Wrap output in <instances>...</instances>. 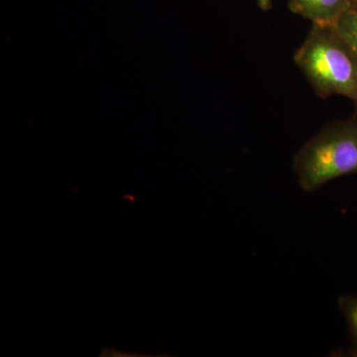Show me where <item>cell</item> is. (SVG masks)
Segmentation results:
<instances>
[{"label": "cell", "mask_w": 357, "mask_h": 357, "mask_svg": "<svg viewBox=\"0 0 357 357\" xmlns=\"http://www.w3.org/2000/svg\"><path fill=\"white\" fill-rule=\"evenodd\" d=\"M294 62L319 98L344 96L357 107V56L335 26L312 24Z\"/></svg>", "instance_id": "6da1fadb"}, {"label": "cell", "mask_w": 357, "mask_h": 357, "mask_svg": "<svg viewBox=\"0 0 357 357\" xmlns=\"http://www.w3.org/2000/svg\"><path fill=\"white\" fill-rule=\"evenodd\" d=\"M298 184L316 192L335 178L357 175V119L326 123L293 160Z\"/></svg>", "instance_id": "7a4b0ae2"}, {"label": "cell", "mask_w": 357, "mask_h": 357, "mask_svg": "<svg viewBox=\"0 0 357 357\" xmlns=\"http://www.w3.org/2000/svg\"><path fill=\"white\" fill-rule=\"evenodd\" d=\"M356 0H289V10L311 21L312 24L333 25L354 8Z\"/></svg>", "instance_id": "3957f363"}, {"label": "cell", "mask_w": 357, "mask_h": 357, "mask_svg": "<svg viewBox=\"0 0 357 357\" xmlns=\"http://www.w3.org/2000/svg\"><path fill=\"white\" fill-rule=\"evenodd\" d=\"M338 307L344 314L349 337H351V347L349 354L351 356L357 357V297L354 296H342L338 299Z\"/></svg>", "instance_id": "277c9868"}, {"label": "cell", "mask_w": 357, "mask_h": 357, "mask_svg": "<svg viewBox=\"0 0 357 357\" xmlns=\"http://www.w3.org/2000/svg\"><path fill=\"white\" fill-rule=\"evenodd\" d=\"M333 26L357 56V10L351 8L347 11L335 21Z\"/></svg>", "instance_id": "5b68a950"}, {"label": "cell", "mask_w": 357, "mask_h": 357, "mask_svg": "<svg viewBox=\"0 0 357 357\" xmlns=\"http://www.w3.org/2000/svg\"><path fill=\"white\" fill-rule=\"evenodd\" d=\"M257 4L262 11H269L272 8V0H257Z\"/></svg>", "instance_id": "8992f818"}, {"label": "cell", "mask_w": 357, "mask_h": 357, "mask_svg": "<svg viewBox=\"0 0 357 357\" xmlns=\"http://www.w3.org/2000/svg\"><path fill=\"white\" fill-rule=\"evenodd\" d=\"M354 9H356V10H357V0L356 1V4H354Z\"/></svg>", "instance_id": "52a82bcc"}]
</instances>
